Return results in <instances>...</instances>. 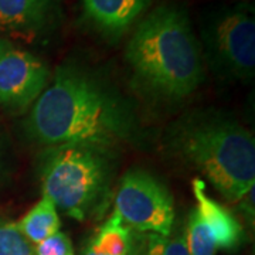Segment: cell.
Masks as SVG:
<instances>
[{
	"label": "cell",
	"mask_w": 255,
	"mask_h": 255,
	"mask_svg": "<svg viewBox=\"0 0 255 255\" xmlns=\"http://www.w3.org/2000/svg\"><path fill=\"white\" fill-rule=\"evenodd\" d=\"M46 146L90 145L114 150L135 137L136 118L118 92L87 68L60 65L26 121Z\"/></svg>",
	"instance_id": "obj_1"
},
{
	"label": "cell",
	"mask_w": 255,
	"mask_h": 255,
	"mask_svg": "<svg viewBox=\"0 0 255 255\" xmlns=\"http://www.w3.org/2000/svg\"><path fill=\"white\" fill-rule=\"evenodd\" d=\"M135 81L164 100H183L204 80V57L187 11L164 3L135 28L125 50Z\"/></svg>",
	"instance_id": "obj_2"
},
{
	"label": "cell",
	"mask_w": 255,
	"mask_h": 255,
	"mask_svg": "<svg viewBox=\"0 0 255 255\" xmlns=\"http://www.w3.org/2000/svg\"><path fill=\"white\" fill-rule=\"evenodd\" d=\"M170 147L220 194L237 203L255 184L254 135L220 114H191L169 136Z\"/></svg>",
	"instance_id": "obj_3"
},
{
	"label": "cell",
	"mask_w": 255,
	"mask_h": 255,
	"mask_svg": "<svg viewBox=\"0 0 255 255\" xmlns=\"http://www.w3.org/2000/svg\"><path fill=\"white\" fill-rule=\"evenodd\" d=\"M114 176V155L110 149L90 145L48 146L41 156L43 196L78 221L105 213Z\"/></svg>",
	"instance_id": "obj_4"
},
{
	"label": "cell",
	"mask_w": 255,
	"mask_h": 255,
	"mask_svg": "<svg viewBox=\"0 0 255 255\" xmlns=\"http://www.w3.org/2000/svg\"><path fill=\"white\" fill-rule=\"evenodd\" d=\"M201 51L211 70L230 80L255 73L254 7L241 3L209 13L200 26Z\"/></svg>",
	"instance_id": "obj_5"
},
{
	"label": "cell",
	"mask_w": 255,
	"mask_h": 255,
	"mask_svg": "<svg viewBox=\"0 0 255 255\" xmlns=\"http://www.w3.org/2000/svg\"><path fill=\"white\" fill-rule=\"evenodd\" d=\"M114 213L137 233L170 236L173 231V196L163 183L146 170L133 169L121 179Z\"/></svg>",
	"instance_id": "obj_6"
},
{
	"label": "cell",
	"mask_w": 255,
	"mask_h": 255,
	"mask_svg": "<svg viewBox=\"0 0 255 255\" xmlns=\"http://www.w3.org/2000/svg\"><path fill=\"white\" fill-rule=\"evenodd\" d=\"M50 71L38 57L0 37V105L23 112L48 85Z\"/></svg>",
	"instance_id": "obj_7"
},
{
	"label": "cell",
	"mask_w": 255,
	"mask_h": 255,
	"mask_svg": "<svg viewBox=\"0 0 255 255\" xmlns=\"http://www.w3.org/2000/svg\"><path fill=\"white\" fill-rule=\"evenodd\" d=\"M150 0H82L85 17L102 36L118 40L149 7Z\"/></svg>",
	"instance_id": "obj_8"
},
{
	"label": "cell",
	"mask_w": 255,
	"mask_h": 255,
	"mask_svg": "<svg viewBox=\"0 0 255 255\" xmlns=\"http://www.w3.org/2000/svg\"><path fill=\"white\" fill-rule=\"evenodd\" d=\"M193 194L197 201V213L217 248L236 250L244 240V230L238 220L219 201L206 193V183L201 179L193 180Z\"/></svg>",
	"instance_id": "obj_9"
},
{
	"label": "cell",
	"mask_w": 255,
	"mask_h": 255,
	"mask_svg": "<svg viewBox=\"0 0 255 255\" xmlns=\"http://www.w3.org/2000/svg\"><path fill=\"white\" fill-rule=\"evenodd\" d=\"M53 0H0V33L36 37L53 20Z\"/></svg>",
	"instance_id": "obj_10"
},
{
	"label": "cell",
	"mask_w": 255,
	"mask_h": 255,
	"mask_svg": "<svg viewBox=\"0 0 255 255\" xmlns=\"http://www.w3.org/2000/svg\"><path fill=\"white\" fill-rule=\"evenodd\" d=\"M16 224L23 236L33 246H37L60 231L61 220L54 203L48 197L43 196L33 206V209L26 213L24 217Z\"/></svg>",
	"instance_id": "obj_11"
},
{
	"label": "cell",
	"mask_w": 255,
	"mask_h": 255,
	"mask_svg": "<svg viewBox=\"0 0 255 255\" xmlns=\"http://www.w3.org/2000/svg\"><path fill=\"white\" fill-rule=\"evenodd\" d=\"M132 231L133 230L114 213L92 237L88 250L102 255H128L132 243Z\"/></svg>",
	"instance_id": "obj_12"
},
{
	"label": "cell",
	"mask_w": 255,
	"mask_h": 255,
	"mask_svg": "<svg viewBox=\"0 0 255 255\" xmlns=\"http://www.w3.org/2000/svg\"><path fill=\"white\" fill-rule=\"evenodd\" d=\"M186 243L190 255H216L217 247L210 237L197 210H191L186 226Z\"/></svg>",
	"instance_id": "obj_13"
},
{
	"label": "cell",
	"mask_w": 255,
	"mask_h": 255,
	"mask_svg": "<svg viewBox=\"0 0 255 255\" xmlns=\"http://www.w3.org/2000/svg\"><path fill=\"white\" fill-rule=\"evenodd\" d=\"M0 255H36V250L16 223L0 220Z\"/></svg>",
	"instance_id": "obj_14"
},
{
	"label": "cell",
	"mask_w": 255,
	"mask_h": 255,
	"mask_svg": "<svg viewBox=\"0 0 255 255\" xmlns=\"http://www.w3.org/2000/svg\"><path fill=\"white\" fill-rule=\"evenodd\" d=\"M146 255H190L186 243V231L179 230L174 236L146 234Z\"/></svg>",
	"instance_id": "obj_15"
},
{
	"label": "cell",
	"mask_w": 255,
	"mask_h": 255,
	"mask_svg": "<svg viewBox=\"0 0 255 255\" xmlns=\"http://www.w3.org/2000/svg\"><path fill=\"white\" fill-rule=\"evenodd\" d=\"M36 255H74L71 240L61 231L34 247Z\"/></svg>",
	"instance_id": "obj_16"
},
{
	"label": "cell",
	"mask_w": 255,
	"mask_h": 255,
	"mask_svg": "<svg viewBox=\"0 0 255 255\" xmlns=\"http://www.w3.org/2000/svg\"><path fill=\"white\" fill-rule=\"evenodd\" d=\"M128 255H146V234L132 231V243Z\"/></svg>",
	"instance_id": "obj_17"
},
{
	"label": "cell",
	"mask_w": 255,
	"mask_h": 255,
	"mask_svg": "<svg viewBox=\"0 0 255 255\" xmlns=\"http://www.w3.org/2000/svg\"><path fill=\"white\" fill-rule=\"evenodd\" d=\"M237 203L238 206H240V209H241V211L246 214L247 217L254 219V187L248 191V193H246Z\"/></svg>",
	"instance_id": "obj_18"
},
{
	"label": "cell",
	"mask_w": 255,
	"mask_h": 255,
	"mask_svg": "<svg viewBox=\"0 0 255 255\" xmlns=\"http://www.w3.org/2000/svg\"><path fill=\"white\" fill-rule=\"evenodd\" d=\"M3 177H4V163H3V159L0 155V183L3 182Z\"/></svg>",
	"instance_id": "obj_19"
},
{
	"label": "cell",
	"mask_w": 255,
	"mask_h": 255,
	"mask_svg": "<svg viewBox=\"0 0 255 255\" xmlns=\"http://www.w3.org/2000/svg\"><path fill=\"white\" fill-rule=\"evenodd\" d=\"M84 255H102V254H97V253H92L91 250H85V253H84Z\"/></svg>",
	"instance_id": "obj_20"
}]
</instances>
